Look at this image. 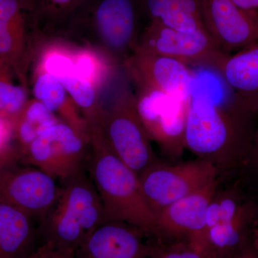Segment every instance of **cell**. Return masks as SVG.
I'll list each match as a JSON object with an SVG mask.
<instances>
[{
    "label": "cell",
    "mask_w": 258,
    "mask_h": 258,
    "mask_svg": "<svg viewBox=\"0 0 258 258\" xmlns=\"http://www.w3.org/2000/svg\"><path fill=\"white\" fill-rule=\"evenodd\" d=\"M55 204L40 222L45 242L76 252L103 223L101 199L87 169L60 181Z\"/></svg>",
    "instance_id": "cell-3"
},
{
    "label": "cell",
    "mask_w": 258,
    "mask_h": 258,
    "mask_svg": "<svg viewBox=\"0 0 258 258\" xmlns=\"http://www.w3.org/2000/svg\"><path fill=\"white\" fill-rule=\"evenodd\" d=\"M254 115L238 97L217 101L205 91L191 90L185 131L186 149L212 163L220 176L246 165Z\"/></svg>",
    "instance_id": "cell-1"
},
{
    "label": "cell",
    "mask_w": 258,
    "mask_h": 258,
    "mask_svg": "<svg viewBox=\"0 0 258 258\" xmlns=\"http://www.w3.org/2000/svg\"><path fill=\"white\" fill-rule=\"evenodd\" d=\"M28 102L25 88L0 76V119L12 126Z\"/></svg>",
    "instance_id": "cell-24"
},
{
    "label": "cell",
    "mask_w": 258,
    "mask_h": 258,
    "mask_svg": "<svg viewBox=\"0 0 258 258\" xmlns=\"http://www.w3.org/2000/svg\"><path fill=\"white\" fill-rule=\"evenodd\" d=\"M222 179L220 177L203 189L163 209L156 215L149 237H152L154 242L159 243L188 240L204 246L207 210Z\"/></svg>",
    "instance_id": "cell-12"
},
{
    "label": "cell",
    "mask_w": 258,
    "mask_h": 258,
    "mask_svg": "<svg viewBox=\"0 0 258 258\" xmlns=\"http://www.w3.org/2000/svg\"><path fill=\"white\" fill-rule=\"evenodd\" d=\"M138 13L135 0H88L75 17L91 32L102 55L123 64L137 47Z\"/></svg>",
    "instance_id": "cell-4"
},
{
    "label": "cell",
    "mask_w": 258,
    "mask_h": 258,
    "mask_svg": "<svg viewBox=\"0 0 258 258\" xmlns=\"http://www.w3.org/2000/svg\"><path fill=\"white\" fill-rule=\"evenodd\" d=\"M98 126L112 152L137 175L160 161L153 150L130 90L121 91L111 106L102 108Z\"/></svg>",
    "instance_id": "cell-5"
},
{
    "label": "cell",
    "mask_w": 258,
    "mask_h": 258,
    "mask_svg": "<svg viewBox=\"0 0 258 258\" xmlns=\"http://www.w3.org/2000/svg\"><path fill=\"white\" fill-rule=\"evenodd\" d=\"M88 0H30L39 30L52 27L73 18Z\"/></svg>",
    "instance_id": "cell-23"
},
{
    "label": "cell",
    "mask_w": 258,
    "mask_h": 258,
    "mask_svg": "<svg viewBox=\"0 0 258 258\" xmlns=\"http://www.w3.org/2000/svg\"><path fill=\"white\" fill-rule=\"evenodd\" d=\"M253 245H254V244H253ZM254 248L256 249V250H257V252H258V248H257V247H254Z\"/></svg>",
    "instance_id": "cell-33"
},
{
    "label": "cell",
    "mask_w": 258,
    "mask_h": 258,
    "mask_svg": "<svg viewBox=\"0 0 258 258\" xmlns=\"http://www.w3.org/2000/svg\"><path fill=\"white\" fill-rule=\"evenodd\" d=\"M89 154V133L60 120L17 158L20 164L35 166L62 181L87 169Z\"/></svg>",
    "instance_id": "cell-6"
},
{
    "label": "cell",
    "mask_w": 258,
    "mask_h": 258,
    "mask_svg": "<svg viewBox=\"0 0 258 258\" xmlns=\"http://www.w3.org/2000/svg\"><path fill=\"white\" fill-rule=\"evenodd\" d=\"M32 258H76L72 249L60 248L45 242L32 254Z\"/></svg>",
    "instance_id": "cell-26"
},
{
    "label": "cell",
    "mask_w": 258,
    "mask_h": 258,
    "mask_svg": "<svg viewBox=\"0 0 258 258\" xmlns=\"http://www.w3.org/2000/svg\"><path fill=\"white\" fill-rule=\"evenodd\" d=\"M252 113L258 112V41L229 55L218 74Z\"/></svg>",
    "instance_id": "cell-17"
},
{
    "label": "cell",
    "mask_w": 258,
    "mask_h": 258,
    "mask_svg": "<svg viewBox=\"0 0 258 258\" xmlns=\"http://www.w3.org/2000/svg\"><path fill=\"white\" fill-rule=\"evenodd\" d=\"M60 182L45 171L14 161L0 173V201L33 217L39 225L55 204Z\"/></svg>",
    "instance_id": "cell-10"
},
{
    "label": "cell",
    "mask_w": 258,
    "mask_h": 258,
    "mask_svg": "<svg viewBox=\"0 0 258 258\" xmlns=\"http://www.w3.org/2000/svg\"><path fill=\"white\" fill-rule=\"evenodd\" d=\"M205 30L217 47L230 55L258 41V11L231 0H198Z\"/></svg>",
    "instance_id": "cell-11"
},
{
    "label": "cell",
    "mask_w": 258,
    "mask_h": 258,
    "mask_svg": "<svg viewBox=\"0 0 258 258\" xmlns=\"http://www.w3.org/2000/svg\"><path fill=\"white\" fill-rule=\"evenodd\" d=\"M40 32L30 0H0V61L23 77L30 39Z\"/></svg>",
    "instance_id": "cell-14"
},
{
    "label": "cell",
    "mask_w": 258,
    "mask_h": 258,
    "mask_svg": "<svg viewBox=\"0 0 258 258\" xmlns=\"http://www.w3.org/2000/svg\"><path fill=\"white\" fill-rule=\"evenodd\" d=\"M231 258H258V252L254 248L252 240L239 253Z\"/></svg>",
    "instance_id": "cell-29"
},
{
    "label": "cell",
    "mask_w": 258,
    "mask_h": 258,
    "mask_svg": "<svg viewBox=\"0 0 258 258\" xmlns=\"http://www.w3.org/2000/svg\"><path fill=\"white\" fill-rule=\"evenodd\" d=\"M153 243L154 249L149 258H210L203 244L192 241Z\"/></svg>",
    "instance_id": "cell-25"
},
{
    "label": "cell",
    "mask_w": 258,
    "mask_h": 258,
    "mask_svg": "<svg viewBox=\"0 0 258 258\" xmlns=\"http://www.w3.org/2000/svg\"><path fill=\"white\" fill-rule=\"evenodd\" d=\"M258 206L254 200L230 221L215 226L204 234V246L210 258H231L252 240Z\"/></svg>",
    "instance_id": "cell-16"
},
{
    "label": "cell",
    "mask_w": 258,
    "mask_h": 258,
    "mask_svg": "<svg viewBox=\"0 0 258 258\" xmlns=\"http://www.w3.org/2000/svg\"><path fill=\"white\" fill-rule=\"evenodd\" d=\"M252 242L254 247L258 248V217L254 224L253 230H252Z\"/></svg>",
    "instance_id": "cell-32"
},
{
    "label": "cell",
    "mask_w": 258,
    "mask_h": 258,
    "mask_svg": "<svg viewBox=\"0 0 258 258\" xmlns=\"http://www.w3.org/2000/svg\"><path fill=\"white\" fill-rule=\"evenodd\" d=\"M144 231L120 222H106L76 250L80 258H149L153 242H144Z\"/></svg>",
    "instance_id": "cell-15"
},
{
    "label": "cell",
    "mask_w": 258,
    "mask_h": 258,
    "mask_svg": "<svg viewBox=\"0 0 258 258\" xmlns=\"http://www.w3.org/2000/svg\"><path fill=\"white\" fill-rule=\"evenodd\" d=\"M38 222L23 210L0 201V258H28L34 248Z\"/></svg>",
    "instance_id": "cell-18"
},
{
    "label": "cell",
    "mask_w": 258,
    "mask_h": 258,
    "mask_svg": "<svg viewBox=\"0 0 258 258\" xmlns=\"http://www.w3.org/2000/svg\"><path fill=\"white\" fill-rule=\"evenodd\" d=\"M235 5L242 9L257 10L258 0H231Z\"/></svg>",
    "instance_id": "cell-30"
},
{
    "label": "cell",
    "mask_w": 258,
    "mask_h": 258,
    "mask_svg": "<svg viewBox=\"0 0 258 258\" xmlns=\"http://www.w3.org/2000/svg\"><path fill=\"white\" fill-rule=\"evenodd\" d=\"M35 99L42 103L52 113H60L61 120L72 125L79 130L88 131V125L84 118H81L69 104L72 99L60 81L52 75L40 71L33 85ZM74 102V101H73Z\"/></svg>",
    "instance_id": "cell-20"
},
{
    "label": "cell",
    "mask_w": 258,
    "mask_h": 258,
    "mask_svg": "<svg viewBox=\"0 0 258 258\" xmlns=\"http://www.w3.org/2000/svg\"><path fill=\"white\" fill-rule=\"evenodd\" d=\"M5 122L0 119V150L8 147V144H5Z\"/></svg>",
    "instance_id": "cell-31"
},
{
    "label": "cell",
    "mask_w": 258,
    "mask_h": 258,
    "mask_svg": "<svg viewBox=\"0 0 258 258\" xmlns=\"http://www.w3.org/2000/svg\"><path fill=\"white\" fill-rule=\"evenodd\" d=\"M136 108L149 139L169 159H179L186 149L188 101L154 90L137 88Z\"/></svg>",
    "instance_id": "cell-9"
},
{
    "label": "cell",
    "mask_w": 258,
    "mask_h": 258,
    "mask_svg": "<svg viewBox=\"0 0 258 258\" xmlns=\"http://www.w3.org/2000/svg\"><path fill=\"white\" fill-rule=\"evenodd\" d=\"M123 66L136 87L189 99L195 75L186 64L165 56L134 50Z\"/></svg>",
    "instance_id": "cell-13"
},
{
    "label": "cell",
    "mask_w": 258,
    "mask_h": 258,
    "mask_svg": "<svg viewBox=\"0 0 258 258\" xmlns=\"http://www.w3.org/2000/svg\"><path fill=\"white\" fill-rule=\"evenodd\" d=\"M246 165L252 166L258 170V128L252 135Z\"/></svg>",
    "instance_id": "cell-27"
},
{
    "label": "cell",
    "mask_w": 258,
    "mask_h": 258,
    "mask_svg": "<svg viewBox=\"0 0 258 258\" xmlns=\"http://www.w3.org/2000/svg\"><path fill=\"white\" fill-rule=\"evenodd\" d=\"M14 161H18V159L16 152L12 146L8 145V147L0 150V173L4 169L5 166Z\"/></svg>",
    "instance_id": "cell-28"
},
{
    "label": "cell",
    "mask_w": 258,
    "mask_h": 258,
    "mask_svg": "<svg viewBox=\"0 0 258 258\" xmlns=\"http://www.w3.org/2000/svg\"><path fill=\"white\" fill-rule=\"evenodd\" d=\"M220 183L208 205L204 234L215 226L235 219L252 201L238 185L220 187Z\"/></svg>",
    "instance_id": "cell-22"
},
{
    "label": "cell",
    "mask_w": 258,
    "mask_h": 258,
    "mask_svg": "<svg viewBox=\"0 0 258 258\" xmlns=\"http://www.w3.org/2000/svg\"><path fill=\"white\" fill-rule=\"evenodd\" d=\"M60 120L37 100L28 102L12 125L17 141L16 147H13L17 157L39 136Z\"/></svg>",
    "instance_id": "cell-21"
},
{
    "label": "cell",
    "mask_w": 258,
    "mask_h": 258,
    "mask_svg": "<svg viewBox=\"0 0 258 258\" xmlns=\"http://www.w3.org/2000/svg\"><path fill=\"white\" fill-rule=\"evenodd\" d=\"M220 177L216 166L200 158L178 164L160 160L139 175L144 197L155 216L171 204Z\"/></svg>",
    "instance_id": "cell-7"
},
{
    "label": "cell",
    "mask_w": 258,
    "mask_h": 258,
    "mask_svg": "<svg viewBox=\"0 0 258 258\" xmlns=\"http://www.w3.org/2000/svg\"><path fill=\"white\" fill-rule=\"evenodd\" d=\"M88 174L103 209V222H120L149 237L156 216L144 197L139 176L112 152L99 127H89Z\"/></svg>",
    "instance_id": "cell-2"
},
{
    "label": "cell",
    "mask_w": 258,
    "mask_h": 258,
    "mask_svg": "<svg viewBox=\"0 0 258 258\" xmlns=\"http://www.w3.org/2000/svg\"><path fill=\"white\" fill-rule=\"evenodd\" d=\"M135 50L165 56L218 74L229 55L219 50L205 28L186 32L151 21L139 34Z\"/></svg>",
    "instance_id": "cell-8"
},
{
    "label": "cell",
    "mask_w": 258,
    "mask_h": 258,
    "mask_svg": "<svg viewBox=\"0 0 258 258\" xmlns=\"http://www.w3.org/2000/svg\"><path fill=\"white\" fill-rule=\"evenodd\" d=\"M139 12L149 22L155 21L168 28L194 32L205 28L198 0H135Z\"/></svg>",
    "instance_id": "cell-19"
}]
</instances>
